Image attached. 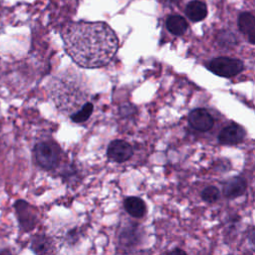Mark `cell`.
I'll return each instance as SVG.
<instances>
[{"mask_svg":"<svg viewBox=\"0 0 255 255\" xmlns=\"http://www.w3.org/2000/svg\"><path fill=\"white\" fill-rule=\"evenodd\" d=\"M246 135V130L237 124L225 127L218 134V141L221 144L232 145L241 142Z\"/></svg>","mask_w":255,"mask_h":255,"instance_id":"8","label":"cell"},{"mask_svg":"<svg viewBox=\"0 0 255 255\" xmlns=\"http://www.w3.org/2000/svg\"><path fill=\"white\" fill-rule=\"evenodd\" d=\"M65 49L82 68L96 69L109 64L119 48L114 30L104 22H73L63 31Z\"/></svg>","mask_w":255,"mask_h":255,"instance_id":"1","label":"cell"},{"mask_svg":"<svg viewBox=\"0 0 255 255\" xmlns=\"http://www.w3.org/2000/svg\"><path fill=\"white\" fill-rule=\"evenodd\" d=\"M53 99L59 110L66 114L81 108L89 98L84 81L75 73L68 72L57 78L53 86Z\"/></svg>","mask_w":255,"mask_h":255,"instance_id":"2","label":"cell"},{"mask_svg":"<svg viewBox=\"0 0 255 255\" xmlns=\"http://www.w3.org/2000/svg\"><path fill=\"white\" fill-rule=\"evenodd\" d=\"M13 206L21 230L24 232L33 230L38 222L37 209L23 199L16 200Z\"/></svg>","mask_w":255,"mask_h":255,"instance_id":"4","label":"cell"},{"mask_svg":"<svg viewBox=\"0 0 255 255\" xmlns=\"http://www.w3.org/2000/svg\"><path fill=\"white\" fill-rule=\"evenodd\" d=\"M124 205L127 212L132 217H136V218L143 216L146 210L145 203L142 201V199L135 196L127 197L124 201Z\"/></svg>","mask_w":255,"mask_h":255,"instance_id":"11","label":"cell"},{"mask_svg":"<svg viewBox=\"0 0 255 255\" xmlns=\"http://www.w3.org/2000/svg\"><path fill=\"white\" fill-rule=\"evenodd\" d=\"M108 157L116 162H124L129 159L133 154L132 146L122 139H115L111 141L107 150Z\"/></svg>","mask_w":255,"mask_h":255,"instance_id":"6","label":"cell"},{"mask_svg":"<svg viewBox=\"0 0 255 255\" xmlns=\"http://www.w3.org/2000/svg\"><path fill=\"white\" fill-rule=\"evenodd\" d=\"M219 190L217 187L215 186H208L206 188L203 189L202 193H201V197L203 200L207 201V202H214L219 198Z\"/></svg>","mask_w":255,"mask_h":255,"instance_id":"16","label":"cell"},{"mask_svg":"<svg viewBox=\"0 0 255 255\" xmlns=\"http://www.w3.org/2000/svg\"><path fill=\"white\" fill-rule=\"evenodd\" d=\"M32 251L36 254H47L53 252V242L46 235L38 234L35 235L31 240L30 245Z\"/></svg>","mask_w":255,"mask_h":255,"instance_id":"12","label":"cell"},{"mask_svg":"<svg viewBox=\"0 0 255 255\" xmlns=\"http://www.w3.org/2000/svg\"><path fill=\"white\" fill-rule=\"evenodd\" d=\"M93 110H94V106L92 103H89V102H86L82 107L81 109L72 114L71 116V120L75 123H83V122H86L92 115L93 113Z\"/></svg>","mask_w":255,"mask_h":255,"instance_id":"15","label":"cell"},{"mask_svg":"<svg viewBox=\"0 0 255 255\" xmlns=\"http://www.w3.org/2000/svg\"><path fill=\"white\" fill-rule=\"evenodd\" d=\"M246 188V180L240 176H234L223 184V194L227 198H236L244 194Z\"/></svg>","mask_w":255,"mask_h":255,"instance_id":"9","label":"cell"},{"mask_svg":"<svg viewBox=\"0 0 255 255\" xmlns=\"http://www.w3.org/2000/svg\"><path fill=\"white\" fill-rule=\"evenodd\" d=\"M61 154L62 151L60 146L52 140L41 141L34 146L36 162L46 170L53 169L59 165Z\"/></svg>","mask_w":255,"mask_h":255,"instance_id":"3","label":"cell"},{"mask_svg":"<svg viewBox=\"0 0 255 255\" xmlns=\"http://www.w3.org/2000/svg\"><path fill=\"white\" fill-rule=\"evenodd\" d=\"M166 28L171 34L179 36L186 31L187 22L179 15H171L166 19Z\"/></svg>","mask_w":255,"mask_h":255,"instance_id":"14","label":"cell"},{"mask_svg":"<svg viewBox=\"0 0 255 255\" xmlns=\"http://www.w3.org/2000/svg\"><path fill=\"white\" fill-rule=\"evenodd\" d=\"M188 123L196 130L207 131L214 125L213 117L205 109H194L188 115Z\"/></svg>","mask_w":255,"mask_h":255,"instance_id":"7","label":"cell"},{"mask_svg":"<svg viewBox=\"0 0 255 255\" xmlns=\"http://www.w3.org/2000/svg\"><path fill=\"white\" fill-rule=\"evenodd\" d=\"M239 30L246 34L251 44L255 43V18L249 12H243L238 17Z\"/></svg>","mask_w":255,"mask_h":255,"instance_id":"10","label":"cell"},{"mask_svg":"<svg viewBox=\"0 0 255 255\" xmlns=\"http://www.w3.org/2000/svg\"><path fill=\"white\" fill-rule=\"evenodd\" d=\"M185 13L191 21L197 22V21L203 20L206 17L207 8L203 2L194 0L187 4L185 8Z\"/></svg>","mask_w":255,"mask_h":255,"instance_id":"13","label":"cell"},{"mask_svg":"<svg viewBox=\"0 0 255 255\" xmlns=\"http://www.w3.org/2000/svg\"><path fill=\"white\" fill-rule=\"evenodd\" d=\"M169 253H172V254H176V253H180V254H185V252L183 250H180V249H174L172 251H170Z\"/></svg>","mask_w":255,"mask_h":255,"instance_id":"17","label":"cell"},{"mask_svg":"<svg viewBox=\"0 0 255 255\" xmlns=\"http://www.w3.org/2000/svg\"><path fill=\"white\" fill-rule=\"evenodd\" d=\"M208 69L217 76L231 78L238 75L244 69V65L238 59L218 57L209 62Z\"/></svg>","mask_w":255,"mask_h":255,"instance_id":"5","label":"cell"},{"mask_svg":"<svg viewBox=\"0 0 255 255\" xmlns=\"http://www.w3.org/2000/svg\"><path fill=\"white\" fill-rule=\"evenodd\" d=\"M167 2H170V3H177V2H179L180 0H166Z\"/></svg>","mask_w":255,"mask_h":255,"instance_id":"18","label":"cell"}]
</instances>
